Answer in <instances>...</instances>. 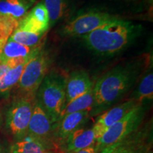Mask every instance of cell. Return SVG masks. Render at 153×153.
<instances>
[{
  "label": "cell",
  "mask_w": 153,
  "mask_h": 153,
  "mask_svg": "<svg viewBox=\"0 0 153 153\" xmlns=\"http://www.w3.org/2000/svg\"><path fill=\"white\" fill-rule=\"evenodd\" d=\"M97 135L93 127L91 128H78L69 135L64 141L67 153H76L84 149L94 146Z\"/></svg>",
  "instance_id": "cell-12"
},
{
  "label": "cell",
  "mask_w": 153,
  "mask_h": 153,
  "mask_svg": "<svg viewBox=\"0 0 153 153\" xmlns=\"http://www.w3.org/2000/svg\"><path fill=\"white\" fill-rule=\"evenodd\" d=\"M1 112H0V126H1Z\"/></svg>",
  "instance_id": "cell-26"
},
{
  "label": "cell",
  "mask_w": 153,
  "mask_h": 153,
  "mask_svg": "<svg viewBox=\"0 0 153 153\" xmlns=\"http://www.w3.org/2000/svg\"><path fill=\"white\" fill-rule=\"evenodd\" d=\"M50 27L49 16L43 1H40L20 21L19 29L36 33H45Z\"/></svg>",
  "instance_id": "cell-10"
},
{
  "label": "cell",
  "mask_w": 153,
  "mask_h": 153,
  "mask_svg": "<svg viewBox=\"0 0 153 153\" xmlns=\"http://www.w3.org/2000/svg\"><path fill=\"white\" fill-rule=\"evenodd\" d=\"M133 79V70L124 67L115 68L101 76L93 87L94 107L111 104L126 93Z\"/></svg>",
  "instance_id": "cell-2"
},
{
  "label": "cell",
  "mask_w": 153,
  "mask_h": 153,
  "mask_svg": "<svg viewBox=\"0 0 153 153\" xmlns=\"http://www.w3.org/2000/svg\"><path fill=\"white\" fill-rule=\"evenodd\" d=\"M65 81L53 74L46 75L38 89L37 101L48 114L53 123L59 121L65 106Z\"/></svg>",
  "instance_id": "cell-3"
},
{
  "label": "cell",
  "mask_w": 153,
  "mask_h": 153,
  "mask_svg": "<svg viewBox=\"0 0 153 153\" xmlns=\"http://www.w3.org/2000/svg\"><path fill=\"white\" fill-rule=\"evenodd\" d=\"M42 49V44L35 47H28L16 43L9 38L0 50V61L4 62L18 58H29Z\"/></svg>",
  "instance_id": "cell-14"
},
{
  "label": "cell",
  "mask_w": 153,
  "mask_h": 153,
  "mask_svg": "<svg viewBox=\"0 0 153 153\" xmlns=\"http://www.w3.org/2000/svg\"><path fill=\"white\" fill-rule=\"evenodd\" d=\"M53 122L48 114L36 99L26 135L43 143L51 135L53 128Z\"/></svg>",
  "instance_id": "cell-8"
},
{
  "label": "cell",
  "mask_w": 153,
  "mask_h": 153,
  "mask_svg": "<svg viewBox=\"0 0 153 153\" xmlns=\"http://www.w3.org/2000/svg\"><path fill=\"white\" fill-rule=\"evenodd\" d=\"M9 68V67L6 63L0 61V82H1V79H2L4 74L8 70Z\"/></svg>",
  "instance_id": "cell-24"
},
{
  "label": "cell",
  "mask_w": 153,
  "mask_h": 153,
  "mask_svg": "<svg viewBox=\"0 0 153 153\" xmlns=\"http://www.w3.org/2000/svg\"><path fill=\"white\" fill-rule=\"evenodd\" d=\"M11 153H48L45 145L41 141L26 136L11 147Z\"/></svg>",
  "instance_id": "cell-18"
},
{
  "label": "cell",
  "mask_w": 153,
  "mask_h": 153,
  "mask_svg": "<svg viewBox=\"0 0 153 153\" xmlns=\"http://www.w3.org/2000/svg\"><path fill=\"white\" fill-rule=\"evenodd\" d=\"M139 104L140 103L137 102L136 100L131 99L125 101L121 104L115 106L101 114L93 126V128L97 135V140L108 128L122 119Z\"/></svg>",
  "instance_id": "cell-9"
},
{
  "label": "cell",
  "mask_w": 153,
  "mask_h": 153,
  "mask_svg": "<svg viewBox=\"0 0 153 153\" xmlns=\"http://www.w3.org/2000/svg\"><path fill=\"white\" fill-rule=\"evenodd\" d=\"M93 87V82L87 72L82 70L72 72L65 81V105L87 93Z\"/></svg>",
  "instance_id": "cell-11"
},
{
  "label": "cell",
  "mask_w": 153,
  "mask_h": 153,
  "mask_svg": "<svg viewBox=\"0 0 153 153\" xmlns=\"http://www.w3.org/2000/svg\"><path fill=\"white\" fill-rule=\"evenodd\" d=\"M49 64L48 55L43 49L26 63L16 85L22 95L36 97L38 88L47 75Z\"/></svg>",
  "instance_id": "cell-5"
},
{
  "label": "cell",
  "mask_w": 153,
  "mask_h": 153,
  "mask_svg": "<svg viewBox=\"0 0 153 153\" xmlns=\"http://www.w3.org/2000/svg\"><path fill=\"white\" fill-rule=\"evenodd\" d=\"M119 18L106 12L90 11L72 19L62 28L63 34L69 36H83Z\"/></svg>",
  "instance_id": "cell-7"
},
{
  "label": "cell",
  "mask_w": 153,
  "mask_h": 153,
  "mask_svg": "<svg viewBox=\"0 0 153 153\" xmlns=\"http://www.w3.org/2000/svg\"><path fill=\"white\" fill-rule=\"evenodd\" d=\"M94 97L92 89L84 95L77 97L67 104L61 113L59 120L65 116L72 113L83 111H91L94 109Z\"/></svg>",
  "instance_id": "cell-16"
},
{
  "label": "cell",
  "mask_w": 153,
  "mask_h": 153,
  "mask_svg": "<svg viewBox=\"0 0 153 153\" xmlns=\"http://www.w3.org/2000/svg\"><path fill=\"white\" fill-rule=\"evenodd\" d=\"M25 64L14 68H9L0 82V94H7L17 85L24 70Z\"/></svg>",
  "instance_id": "cell-19"
},
{
  "label": "cell",
  "mask_w": 153,
  "mask_h": 153,
  "mask_svg": "<svg viewBox=\"0 0 153 153\" xmlns=\"http://www.w3.org/2000/svg\"><path fill=\"white\" fill-rule=\"evenodd\" d=\"M137 32V26L119 19L83 36V39L87 46L95 52L111 55L127 46Z\"/></svg>",
  "instance_id": "cell-1"
},
{
  "label": "cell",
  "mask_w": 153,
  "mask_h": 153,
  "mask_svg": "<svg viewBox=\"0 0 153 153\" xmlns=\"http://www.w3.org/2000/svg\"><path fill=\"white\" fill-rule=\"evenodd\" d=\"M153 98V74H146L140 83L137 89L136 101L142 104L144 100H152Z\"/></svg>",
  "instance_id": "cell-22"
},
{
  "label": "cell",
  "mask_w": 153,
  "mask_h": 153,
  "mask_svg": "<svg viewBox=\"0 0 153 153\" xmlns=\"http://www.w3.org/2000/svg\"><path fill=\"white\" fill-rule=\"evenodd\" d=\"M19 22L12 17L0 14V50L18 28Z\"/></svg>",
  "instance_id": "cell-21"
},
{
  "label": "cell",
  "mask_w": 153,
  "mask_h": 153,
  "mask_svg": "<svg viewBox=\"0 0 153 153\" xmlns=\"http://www.w3.org/2000/svg\"><path fill=\"white\" fill-rule=\"evenodd\" d=\"M45 33H36L26 30H21L17 28L11 34L10 39L16 43L22 44L28 47H35L42 44L41 41L43 40Z\"/></svg>",
  "instance_id": "cell-20"
},
{
  "label": "cell",
  "mask_w": 153,
  "mask_h": 153,
  "mask_svg": "<svg viewBox=\"0 0 153 153\" xmlns=\"http://www.w3.org/2000/svg\"><path fill=\"white\" fill-rule=\"evenodd\" d=\"M0 153H2V152H1V146H0Z\"/></svg>",
  "instance_id": "cell-27"
},
{
  "label": "cell",
  "mask_w": 153,
  "mask_h": 153,
  "mask_svg": "<svg viewBox=\"0 0 153 153\" xmlns=\"http://www.w3.org/2000/svg\"><path fill=\"white\" fill-rule=\"evenodd\" d=\"M152 144L137 148H115L109 153H150Z\"/></svg>",
  "instance_id": "cell-23"
},
{
  "label": "cell",
  "mask_w": 153,
  "mask_h": 153,
  "mask_svg": "<svg viewBox=\"0 0 153 153\" xmlns=\"http://www.w3.org/2000/svg\"><path fill=\"white\" fill-rule=\"evenodd\" d=\"M49 16L50 27L64 18L70 10V0H42Z\"/></svg>",
  "instance_id": "cell-17"
},
{
  "label": "cell",
  "mask_w": 153,
  "mask_h": 153,
  "mask_svg": "<svg viewBox=\"0 0 153 153\" xmlns=\"http://www.w3.org/2000/svg\"><path fill=\"white\" fill-rule=\"evenodd\" d=\"M36 3V0H0V14L20 22Z\"/></svg>",
  "instance_id": "cell-15"
},
{
  "label": "cell",
  "mask_w": 153,
  "mask_h": 153,
  "mask_svg": "<svg viewBox=\"0 0 153 153\" xmlns=\"http://www.w3.org/2000/svg\"><path fill=\"white\" fill-rule=\"evenodd\" d=\"M76 153H96V151H95L94 146H93V147H90V148L84 149V150L79 151V152Z\"/></svg>",
  "instance_id": "cell-25"
},
{
  "label": "cell",
  "mask_w": 153,
  "mask_h": 153,
  "mask_svg": "<svg viewBox=\"0 0 153 153\" xmlns=\"http://www.w3.org/2000/svg\"><path fill=\"white\" fill-rule=\"evenodd\" d=\"M90 111L72 113L61 118L58 121L57 136L59 140L65 141L69 135L87 122L90 116Z\"/></svg>",
  "instance_id": "cell-13"
},
{
  "label": "cell",
  "mask_w": 153,
  "mask_h": 153,
  "mask_svg": "<svg viewBox=\"0 0 153 153\" xmlns=\"http://www.w3.org/2000/svg\"><path fill=\"white\" fill-rule=\"evenodd\" d=\"M36 97L22 95L14 101L7 116V126L15 138L22 140L26 136Z\"/></svg>",
  "instance_id": "cell-6"
},
{
  "label": "cell",
  "mask_w": 153,
  "mask_h": 153,
  "mask_svg": "<svg viewBox=\"0 0 153 153\" xmlns=\"http://www.w3.org/2000/svg\"><path fill=\"white\" fill-rule=\"evenodd\" d=\"M150 153H152V152H150Z\"/></svg>",
  "instance_id": "cell-28"
},
{
  "label": "cell",
  "mask_w": 153,
  "mask_h": 153,
  "mask_svg": "<svg viewBox=\"0 0 153 153\" xmlns=\"http://www.w3.org/2000/svg\"><path fill=\"white\" fill-rule=\"evenodd\" d=\"M145 111L142 104L137 105L117 123L108 128L96 141V153L117 143L139 128L144 118Z\"/></svg>",
  "instance_id": "cell-4"
}]
</instances>
